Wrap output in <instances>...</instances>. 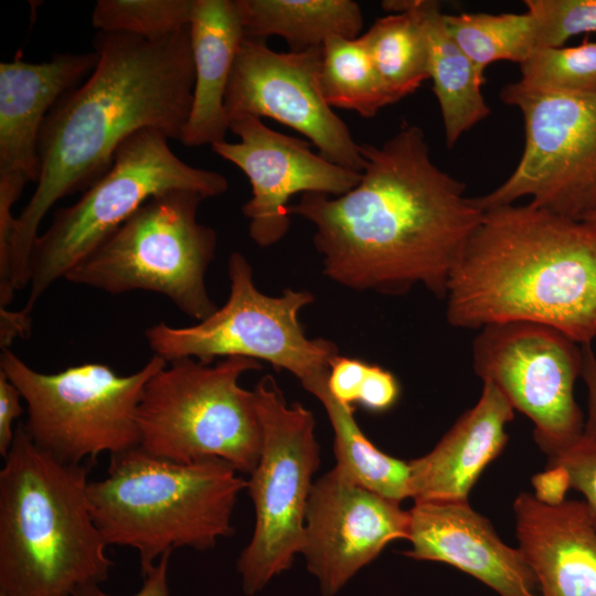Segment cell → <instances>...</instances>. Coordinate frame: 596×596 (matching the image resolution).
Wrapping results in <instances>:
<instances>
[{
    "instance_id": "cell-1",
    "label": "cell",
    "mask_w": 596,
    "mask_h": 596,
    "mask_svg": "<svg viewBox=\"0 0 596 596\" xmlns=\"http://www.w3.org/2000/svg\"><path fill=\"white\" fill-rule=\"evenodd\" d=\"M359 148L364 164L352 190L304 193L289 214L313 225V245L332 281L386 295L423 285L445 298L483 211L461 181L435 164L421 127L403 123L382 145Z\"/></svg>"
},
{
    "instance_id": "cell-2",
    "label": "cell",
    "mask_w": 596,
    "mask_h": 596,
    "mask_svg": "<svg viewBox=\"0 0 596 596\" xmlns=\"http://www.w3.org/2000/svg\"><path fill=\"white\" fill-rule=\"evenodd\" d=\"M97 63L49 113L39 138L40 177L15 217L10 246L15 290L29 286L39 227L62 198L85 191L113 166L120 145L142 129L179 140L194 88L190 25L161 39L98 32Z\"/></svg>"
},
{
    "instance_id": "cell-3",
    "label": "cell",
    "mask_w": 596,
    "mask_h": 596,
    "mask_svg": "<svg viewBox=\"0 0 596 596\" xmlns=\"http://www.w3.org/2000/svg\"><path fill=\"white\" fill-rule=\"evenodd\" d=\"M450 326L529 321L596 338V225L526 204L483 211L446 292Z\"/></svg>"
},
{
    "instance_id": "cell-4",
    "label": "cell",
    "mask_w": 596,
    "mask_h": 596,
    "mask_svg": "<svg viewBox=\"0 0 596 596\" xmlns=\"http://www.w3.org/2000/svg\"><path fill=\"white\" fill-rule=\"evenodd\" d=\"M88 467L36 446L23 424L0 470V593L72 596L114 565L88 503Z\"/></svg>"
},
{
    "instance_id": "cell-5",
    "label": "cell",
    "mask_w": 596,
    "mask_h": 596,
    "mask_svg": "<svg viewBox=\"0 0 596 596\" xmlns=\"http://www.w3.org/2000/svg\"><path fill=\"white\" fill-rule=\"evenodd\" d=\"M227 461L162 459L141 446L110 455L107 475L89 481L93 520L107 545L138 551L141 575L180 547L215 546L233 533L232 513L247 481Z\"/></svg>"
},
{
    "instance_id": "cell-6",
    "label": "cell",
    "mask_w": 596,
    "mask_h": 596,
    "mask_svg": "<svg viewBox=\"0 0 596 596\" xmlns=\"http://www.w3.org/2000/svg\"><path fill=\"white\" fill-rule=\"evenodd\" d=\"M168 363L145 386L138 407L139 446L180 464L223 459L251 475L263 430L255 393L238 380L260 370V362L230 356L214 364L193 358Z\"/></svg>"
},
{
    "instance_id": "cell-7",
    "label": "cell",
    "mask_w": 596,
    "mask_h": 596,
    "mask_svg": "<svg viewBox=\"0 0 596 596\" xmlns=\"http://www.w3.org/2000/svg\"><path fill=\"white\" fill-rule=\"evenodd\" d=\"M189 190L204 199L228 190L221 173L195 168L169 147L156 129H142L118 148L113 166L72 205L55 211L35 240L29 264L30 291L23 310L110 237L150 198Z\"/></svg>"
},
{
    "instance_id": "cell-8",
    "label": "cell",
    "mask_w": 596,
    "mask_h": 596,
    "mask_svg": "<svg viewBox=\"0 0 596 596\" xmlns=\"http://www.w3.org/2000/svg\"><path fill=\"white\" fill-rule=\"evenodd\" d=\"M203 200L189 190L150 198L64 279L109 294L157 292L188 317L207 318L217 308L205 286L217 235L196 219Z\"/></svg>"
},
{
    "instance_id": "cell-9",
    "label": "cell",
    "mask_w": 596,
    "mask_h": 596,
    "mask_svg": "<svg viewBox=\"0 0 596 596\" xmlns=\"http://www.w3.org/2000/svg\"><path fill=\"white\" fill-rule=\"evenodd\" d=\"M167 364L153 355L129 375L117 374L104 363L47 374L33 370L9 349L0 354V370L26 403L23 426L28 435L36 446L68 464L140 445L139 403L149 379Z\"/></svg>"
},
{
    "instance_id": "cell-10",
    "label": "cell",
    "mask_w": 596,
    "mask_h": 596,
    "mask_svg": "<svg viewBox=\"0 0 596 596\" xmlns=\"http://www.w3.org/2000/svg\"><path fill=\"white\" fill-rule=\"evenodd\" d=\"M230 295L207 318L189 327L159 322L145 331L146 340L166 361L193 358L205 363L214 359L243 356L266 361L286 370L301 384L329 373L338 348L326 339H309L299 320L312 304V294L286 288L279 296L258 290L253 268L240 252L227 262Z\"/></svg>"
},
{
    "instance_id": "cell-11",
    "label": "cell",
    "mask_w": 596,
    "mask_h": 596,
    "mask_svg": "<svg viewBox=\"0 0 596 596\" xmlns=\"http://www.w3.org/2000/svg\"><path fill=\"white\" fill-rule=\"evenodd\" d=\"M253 391L263 430L259 459L247 481L256 520L236 563L248 596L287 571L301 552L312 477L319 466L311 411L300 403L288 404L270 375Z\"/></svg>"
},
{
    "instance_id": "cell-12",
    "label": "cell",
    "mask_w": 596,
    "mask_h": 596,
    "mask_svg": "<svg viewBox=\"0 0 596 596\" xmlns=\"http://www.w3.org/2000/svg\"><path fill=\"white\" fill-rule=\"evenodd\" d=\"M501 100L524 121V149L512 173L498 188L473 198L482 211L530 203L572 220L596 210V91L539 93L519 82L505 85Z\"/></svg>"
},
{
    "instance_id": "cell-13",
    "label": "cell",
    "mask_w": 596,
    "mask_h": 596,
    "mask_svg": "<svg viewBox=\"0 0 596 596\" xmlns=\"http://www.w3.org/2000/svg\"><path fill=\"white\" fill-rule=\"evenodd\" d=\"M472 363L482 381L533 422L535 443L547 458L583 436L574 396L582 348L561 331L529 321L485 326L472 342Z\"/></svg>"
},
{
    "instance_id": "cell-14",
    "label": "cell",
    "mask_w": 596,
    "mask_h": 596,
    "mask_svg": "<svg viewBox=\"0 0 596 596\" xmlns=\"http://www.w3.org/2000/svg\"><path fill=\"white\" fill-rule=\"evenodd\" d=\"M321 47L278 53L266 40L244 36L230 76L225 108L230 119L249 115L281 123L308 138L329 161L362 172L360 145L321 92Z\"/></svg>"
},
{
    "instance_id": "cell-15",
    "label": "cell",
    "mask_w": 596,
    "mask_h": 596,
    "mask_svg": "<svg viewBox=\"0 0 596 596\" xmlns=\"http://www.w3.org/2000/svg\"><path fill=\"white\" fill-rule=\"evenodd\" d=\"M230 130L240 140L212 146L224 160L248 178L252 196L243 204L249 237L260 247L283 240L290 227L288 200L297 193L342 195L352 190L361 172L340 167L311 151V142L287 136L255 116L230 119Z\"/></svg>"
},
{
    "instance_id": "cell-16",
    "label": "cell",
    "mask_w": 596,
    "mask_h": 596,
    "mask_svg": "<svg viewBox=\"0 0 596 596\" xmlns=\"http://www.w3.org/2000/svg\"><path fill=\"white\" fill-rule=\"evenodd\" d=\"M408 529L409 511L334 467L313 482L300 554L322 596H334L389 543L407 540Z\"/></svg>"
},
{
    "instance_id": "cell-17",
    "label": "cell",
    "mask_w": 596,
    "mask_h": 596,
    "mask_svg": "<svg viewBox=\"0 0 596 596\" xmlns=\"http://www.w3.org/2000/svg\"><path fill=\"white\" fill-rule=\"evenodd\" d=\"M406 556L453 565L500 596H536L538 579L519 549L504 544L491 523L466 502H415Z\"/></svg>"
},
{
    "instance_id": "cell-18",
    "label": "cell",
    "mask_w": 596,
    "mask_h": 596,
    "mask_svg": "<svg viewBox=\"0 0 596 596\" xmlns=\"http://www.w3.org/2000/svg\"><path fill=\"white\" fill-rule=\"evenodd\" d=\"M96 51L58 53L50 61L0 63V175L40 177L39 138L56 103L92 73Z\"/></svg>"
},
{
    "instance_id": "cell-19",
    "label": "cell",
    "mask_w": 596,
    "mask_h": 596,
    "mask_svg": "<svg viewBox=\"0 0 596 596\" xmlns=\"http://www.w3.org/2000/svg\"><path fill=\"white\" fill-rule=\"evenodd\" d=\"M513 509L518 549L542 596H596V529L585 502L551 504L522 492Z\"/></svg>"
},
{
    "instance_id": "cell-20",
    "label": "cell",
    "mask_w": 596,
    "mask_h": 596,
    "mask_svg": "<svg viewBox=\"0 0 596 596\" xmlns=\"http://www.w3.org/2000/svg\"><path fill=\"white\" fill-rule=\"evenodd\" d=\"M477 404L425 456L413 459L411 498L415 502H466L485 468L503 450L514 408L491 382L482 381Z\"/></svg>"
},
{
    "instance_id": "cell-21",
    "label": "cell",
    "mask_w": 596,
    "mask_h": 596,
    "mask_svg": "<svg viewBox=\"0 0 596 596\" xmlns=\"http://www.w3.org/2000/svg\"><path fill=\"white\" fill-rule=\"evenodd\" d=\"M190 36L194 88L180 141L201 147L224 141L230 130L225 95L244 31L236 0H194Z\"/></svg>"
},
{
    "instance_id": "cell-22",
    "label": "cell",
    "mask_w": 596,
    "mask_h": 596,
    "mask_svg": "<svg viewBox=\"0 0 596 596\" xmlns=\"http://www.w3.org/2000/svg\"><path fill=\"white\" fill-rule=\"evenodd\" d=\"M412 6L427 35L429 78L440 107L446 145L451 148L465 132L490 114L481 93L485 76L449 33L439 2L412 0Z\"/></svg>"
},
{
    "instance_id": "cell-23",
    "label": "cell",
    "mask_w": 596,
    "mask_h": 596,
    "mask_svg": "<svg viewBox=\"0 0 596 596\" xmlns=\"http://www.w3.org/2000/svg\"><path fill=\"white\" fill-rule=\"evenodd\" d=\"M244 36L283 38L292 52L321 47L333 35L354 39L363 26L352 0H236Z\"/></svg>"
},
{
    "instance_id": "cell-24",
    "label": "cell",
    "mask_w": 596,
    "mask_h": 596,
    "mask_svg": "<svg viewBox=\"0 0 596 596\" xmlns=\"http://www.w3.org/2000/svg\"><path fill=\"white\" fill-rule=\"evenodd\" d=\"M329 373L305 384L324 407L333 429L337 465L358 485L400 503L411 498V467L375 447L358 425L353 407L337 401L328 389Z\"/></svg>"
},
{
    "instance_id": "cell-25",
    "label": "cell",
    "mask_w": 596,
    "mask_h": 596,
    "mask_svg": "<svg viewBox=\"0 0 596 596\" xmlns=\"http://www.w3.org/2000/svg\"><path fill=\"white\" fill-rule=\"evenodd\" d=\"M390 13L362 34L376 71L394 103L429 78L428 41L412 0L383 1Z\"/></svg>"
},
{
    "instance_id": "cell-26",
    "label": "cell",
    "mask_w": 596,
    "mask_h": 596,
    "mask_svg": "<svg viewBox=\"0 0 596 596\" xmlns=\"http://www.w3.org/2000/svg\"><path fill=\"white\" fill-rule=\"evenodd\" d=\"M320 87L331 108L373 118L394 104L372 61L363 35H333L321 47Z\"/></svg>"
},
{
    "instance_id": "cell-27",
    "label": "cell",
    "mask_w": 596,
    "mask_h": 596,
    "mask_svg": "<svg viewBox=\"0 0 596 596\" xmlns=\"http://www.w3.org/2000/svg\"><path fill=\"white\" fill-rule=\"evenodd\" d=\"M447 29L480 74L497 61L521 64L536 47L530 12L445 13Z\"/></svg>"
},
{
    "instance_id": "cell-28",
    "label": "cell",
    "mask_w": 596,
    "mask_h": 596,
    "mask_svg": "<svg viewBox=\"0 0 596 596\" xmlns=\"http://www.w3.org/2000/svg\"><path fill=\"white\" fill-rule=\"evenodd\" d=\"M524 88L550 94L596 91V42L533 51L520 64Z\"/></svg>"
},
{
    "instance_id": "cell-29",
    "label": "cell",
    "mask_w": 596,
    "mask_h": 596,
    "mask_svg": "<svg viewBox=\"0 0 596 596\" xmlns=\"http://www.w3.org/2000/svg\"><path fill=\"white\" fill-rule=\"evenodd\" d=\"M193 7L194 0H98L92 24L99 32L157 40L190 25Z\"/></svg>"
},
{
    "instance_id": "cell-30",
    "label": "cell",
    "mask_w": 596,
    "mask_h": 596,
    "mask_svg": "<svg viewBox=\"0 0 596 596\" xmlns=\"http://www.w3.org/2000/svg\"><path fill=\"white\" fill-rule=\"evenodd\" d=\"M536 50L564 46L572 36L596 33V0H526Z\"/></svg>"
},
{
    "instance_id": "cell-31",
    "label": "cell",
    "mask_w": 596,
    "mask_h": 596,
    "mask_svg": "<svg viewBox=\"0 0 596 596\" xmlns=\"http://www.w3.org/2000/svg\"><path fill=\"white\" fill-rule=\"evenodd\" d=\"M547 468L562 469L568 487L584 494L590 522L596 529V441L582 436L564 450L549 457Z\"/></svg>"
},
{
    "instance_id": "cell-32",
    "label": "cell",
    "mask_w": 596,
    "mask_h": 596,
    "mask_svg": "<svg viewBox=\"0 0 596 596\" xmlns=\"http://www.w3.org/2000/svg\"><path fill=\"white\" fill-rule=\"evenodd\" d=\"M369 363L343 355H334L329 363L328 389L341 404L353 407Z\"/></svg>"
},
{
    "instance_id": "cell-33",
    "label": "cell",
    "mask_w": 596,
    "mask_h": 596,
    "mask_svg": "<svg viewBox=\"0 0 596 596\" xmlns=\"http://www.w3.org/2000/svg\"><path fill=\"white\" fill-rule=\"evenodd\" d=\"M400 393L398 381L390 371L369 364L356 404L366 411L383 413L395 405Z\"/></svg>"
},
{
    "instance_id": "cell-34",
    "label": "cell",
    "mask_w": 596,
    "mask_h": 596,
    "mask_svg": "<svg viewBox=\"0 0 596 596\" xmlns=\"http://www.w3.org/2000/svg\"><path fill=\"white\" fill-rule=\"evenodd\" d=\"M18 387L0 370V455L4 458L12 445L15 428L14 421L22 414Z\"/></svg>"
},
{
    "instance_id": "cell-35",
    "label": "cell",
    "mask_w": 596,
    "mask_h": 596,
    "mask_svg": "<svg viewBox=\"0 0 596 596\" xmlns=\"http://www.w3.org/2000/svg\"><path fill=\"white\" fill-rule=\"evenodd\" d=\"M171 554H164L157 564L143 575L140 590L134 596H170L168 587V563ZM72 596H111L100 590L98 584L79 587Z\"/></svg>"
},
{
    "instance_id": "cell-36",
    "label": "cell",
    "mask_w": 596,
    "mask_h": 596,
    "mask_svg": "<svg viewBox=\"0 0 596 596\" xmlns=\"http://www.w3.org/2000/svg\"><path fill=\"white\" fill-rule=\"evenodd\" d=\"M582 370L588 393V413L583 436L596 441V355L592 344H582Z\"/></svg>"
},
{
    "instance_id": "cell-37",
    "label": "cell",
    "mask_w": 596,
    "mask_h": 596,
    "mask_svg": "<svg viewBox=\"0 0 596 596\" xmlns=\"http://www.w3.org/2000/svg\"><path fill=\"white\" fill-rule=\"evenodd\" d=\"M31 315L23 309L11 311L0 307V347L8 349L15 338H22L30 333Z\"/></svg>"
},
{
    "instance_id": "cell-38",
    "label": "cell",
    "mask_w": 596,
    "mask_h": 596,
    "mask_svg": "<svg viewBox=\"0 0 596 596\" xmlns=\"http://www.w3.org/2000/svg\"><path fill=\"white\" fill-rule=\"evenodd\" d=\"M583 221H586L588 223H592L594 225H596V210L592 213H589L588 215H586Z\"/></svg>"
},
{
    "instance_id": "cell-39",
    "label": "cell",
    "mask_w": 596,
    "mask_h": 596,
    "mask_svg": "<svg viewBox=\"0 0 596 596\" xmlns=\"http://www.w3.org/2000/svg\"><path fill=\"white\" fill-rule=\"evenodd\" d=\"M0 596H7V595H6V594H3V593H0Z\"/></svg>"
}]
</instances>
